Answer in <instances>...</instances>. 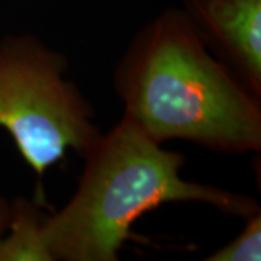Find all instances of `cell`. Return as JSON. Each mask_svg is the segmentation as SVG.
<instances>
[{
	"mask_svg": "<svg viewBox=\"0 0 261 261\" xmlns=\"http://www.w3.org/2000/svg\"><path fill=\"white\" fill-rule=\"evenodd\" d=\"M116 90L151 140L221 151H258V97L206 51L186 13L166 12L141 32L118 70Z\"/></svg>",
	"mask_w": 261,
	"mask_h": 261,
	"instance_id": "obj_1",
	"label": "cell"
},
{
	"mask_svg": "<svg viewBox=\"0 0 261 261\" xmlns=\"http://www.w3.org/2000/svg\"><path fill=\"white\" fill-rule=\"evenodd\" d=\"M84 159L71 202L39 221L38 243L45 260L115 261L134 221L166 202H206L240 216L258 212L247 196L180 178L185 159L161 148L128 115L99 137Z\"/></svg>",
	"mask_w": 261,
	"mask_h": 261,
	"instance_id": "obj_2",
	"label": "cell"
},
{
	"mask_svg": "<svg viewBox=\"0 0 261 261\" xmlns=\"http://www.w3.org/2000/svg\"><path fill=\"white\" fill-rule=\"evenodd\" d=\"M63 68L61 58L34 39H10L0 47V128L38 177L68 148L86 157L100 137L90 108L63 80Z\"/></svg>",
	"mask_w": 261,
	"mask_h": 261,
	"instance_id": "obj_3",
	"label": "cell"
},
{
	"mask_svg": "<svg viewBox=\"0 0 261 261\" xmlns=\"http://www.w3.org/2000/svg\"><path fill=\"white\" fill-rule=\"evenodd\" d=\"M187 18L199 35L221 49L235 75L261 94V0H187Z\"/></svg>",
	"mask_w": 261,
	"mask_h": 261,
	"instance_id": "obj_4",
	"label": "cell"
},
{
	"mask_svg": "<svg viewBox=\"0 0 261 261\" xmlns=\"http://www.w3.org/2000/svg\"><path fill=\"white\" fill-rule=\"evenodd\" d=\"M261 258V218L252 215L241 235L222 250L207 257L211 261H258Z\"/></svg>",
	"mask_w": 261,
	"mask_h": 261,
	"instance_id": "obj_5",
	"label": "cell"
},
{
	"mask_svg": "<svg viewBox=\"0 0 261 261\" xmlns=\"http://www.w3.org/2000/svg\"><path fill=\"white\" fill-rule=\"evenodd\" d=\"M10 219H12V209H9V206L0 197V238L3 232L9 228Z\"/></svg>",
	"mask_w": 261,
	"mask_h": 261,
	"instance_id": "obj_6",
	"label": "cell"
}]
</instances>
